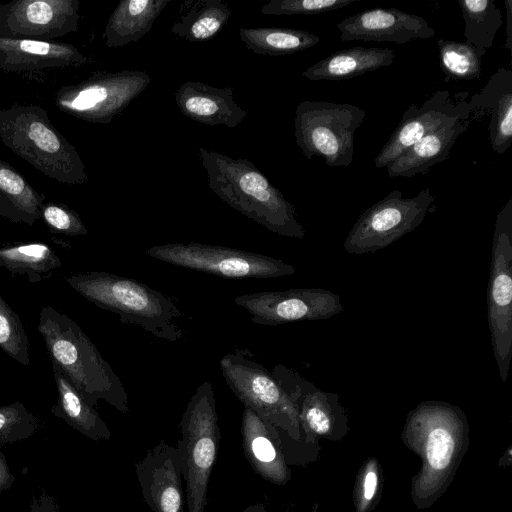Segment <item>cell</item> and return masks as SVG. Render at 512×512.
<instances>
[{"label": "cell", "mask_w": 512, "mask_h": 512, "mask_svg": "<svg viewBox=\"0 0 512 512\" xmlns=\"http://www.w3.org/2000/svg\"><path fill=\"white\" fill-rule=\"evenodd\" d=\"M467 432L465 414L449 403L422 402L407 415L404 442L422 459L412 486L417 506L426 507L445 489L461 460Z\"/></svg>", "instance_id": "obj_1"}, {"label": "cell", "mask_w": 512, "mask_h": 512, "mask_svg": "<svg viewBox=\"0 0 512 512\" xmlns=\"http://www.w3.org/2000/svg\"><path fill=\"white\" fill-rule=\"evenodd\" d=\"M37 328L52 364L62 370L89 405L94 407L103 400L122 413L129 411L120 378L72 318L52 306H43Z\"/></svg>", "instance_id": "obj_2"}, {"label": "cell", "mask_w": 512, "mask_h": 512, "mask_svg": "<svg viewBox=\"0 0 512 512\" xmlns=\"http://www.w3.org/2000/svg\"><path fill=\"white\" fill-rule=\"evenodd\" d=\"M212 192L233 209L281 236L303 239L295 206L247 159L198 147Z\"/></svg>", "instance_id": "obj_3"}, {"label": "cell", "mask_w": 512, "mask_h": 512, "mask_svg": "<svg viewBox=\"0 0 512 512\" xmlns=\"http://www.w3.org/2000/svg\"><path fill=\"white\" fill-rule=\"evenodd\" d=\"M67 284L97 307L117 314L123 323L141 327L154 337L178 341L182 316L174 302L135 279L107 272H85L65 277Z\"/></svg>", "instance_id": "obj_4"}, {"label": "cell", "mask_w": 512, "mask_h": 512, "mask_svg": "<svg viewBox=\"0 0 512 512\" xmlns=\"http://www.w3.org/2000/svg\"><path fill=\"white\" fill-rule=\"evenodd\" d=\"M1 142L45 176L68 185L88 180L76 148L36 104H14L0 110Z\"/></svg>", "instance_id": "obj_5"}, {"label": "cell", "mask_w": 512, "mask_h": 512, "mask_svg": "<svg viewBox=\"0 0 512 512\" xmlns=\"http://www.w3.org/2000/svg\"><path fill=\"white\" fill-rule=\"evenodd\" d=\"M179 427L181 439L176 447L186 483L188 512H205L208 484L221 440L214 390L209 381L196 389Z\"/></svg>", "instance_id": "obj_6"}, {"label": "cell", "mask_w": 512, "mask_h": 512, "mask_svg": "<svg viewBox=\"0 0 512 512\" xmlns=\"http://www.w3.org/2000/svg\"><path fill=\"white\" fill-rule=\"evenodd\" d=\"M366 111L348 103L300 102L295 111L297 146L307 159L322 157L330 167H347L353 161L354 135Z\"/></svg>", "instance_id": "obj_7"}, {"label": "cell", "mask_w": 512, "mask_h": 512, "mask_svg": "<svg viewBox=\"0 0 512 512\" xmlns=\"http://www.w3.org/2000/svg\"><path fill=\"white\" fill-rule=\"evenodd\" d=\"M487 289L488 326L501 381L512 357V197L496 216Z\"/></svg>", "instance_id": "obj_8"}, {"label": "cell", "mask_w": 512, "mask_h": 512, "mask_svg": "<svg viewBox=\"0 0 512 512\" xmlns=\"http://www.w3.org/2000/svg\"><path fill=\"white\" fill-rule=\"evenodd\" d=\"M220 369L228 387L244 407L292 439H300L297 409L270 371L240 350L224 355Z\"/></svg>", "instance_id": "obj_9"}, {"label": "cell", "mask_w": 512, "mask_h": 512, "mask_svg": "<svg viewBox=\"0 0 512 512\" xmlns=\"http://www.w3.org/2000/svg\"><path fill=\"white\" fill-rule=\"evenodd\" d=\"M146 253L152 258L174 266L229 279L278 278L296 272L294 266L280 259L198 242L155 245Z\"/></svg>", "instance_id": "obj_10"}, {"label": "cell", "mask_w": 512, "mask_h": 512, "mask_svg": "<svg viewBox=\"0 0 512 512\" xmlns=\"http://www.w3.org/2000/svg\"><path fill=\"white\" fill-rule=\"evenodd\" d=\"M151 82L144 71H97L85 80L65 85L55 94L62 112L92 123H110Z\"/></svg>", "instance_id": "obj_11"}, {"label": "cell", "mask_w": 512, "mask_h": 512, "mask_svg": "<svg viewBox=\"0 0 512 512\" xmlns=\"http://www.w3.org/2000/svg\"><path fill=\"white\" fill-rule=\"evenodd\" d=\"M433 202L430 188L411 198H403L400 190L389 192L358 217L344 240L345 251L362 255L388 247L415 230Z\"/></svg>", "instance_id": "obj_12"}, {"label": "cell", "mask_w": 512, "mask_h": 512, "mask_svg": "<svg viewBox=\"0 0 512 512\" xmlns=\"http://www.w3.org/2000/svg\"><path fill=\"white\" fill-rule=\"evenodd\" d=\"M234 302L250 314L253 323L264 326L323 320L344 310L338 294L319 288L248 293Z\"/></svg>", "instance_id": "obj_13"}, {"label": "cell", "mask_w": 512, "mask_h": 512, "mask_svg": "<svg viewBox=\"0 0 512 512\" xmlns=\"http://www.w3.org/2000/svg\"><path fill=\"white\" fill-rule=\"evenodd\" d=\"M79 0H12L0 6V37L54 41L75 33Z\"/></svg>", "instance_id": "obj_14"}, {"label": "cell", "mask_w": 512, "mask_h": 512, "mask_svg": "<svg viewBox=\"0 0 512 512\" xmlns=\"http://www.w3.org/2000/svg\"><path fill=\"white\" fill-rule=\"evenodd\" d=\"M470 108L460 96L452 99L448 90H438L422 105L412 104L381 151L374 159L376 168H386L392 161L427 134L435 131L451 118Z\"/></svg>", "instance_id": "obj_15"}, {"label": "cell", "mask_w": 512, "mask_h": 512, "mask_svg": "<svg viewBox=\"0 0 512 512\" xmlns=\"http://www.w3.org/2000/svg\"><path fill=\"white\" fill-rule=\"evenodd\" d=\"M272 375L294 403L307 438L329 436L345 424L344 409L335 393L325 392L282 364L274 366Z\"/></svg>", "instance_id": "obj_16"}, {"label": "cell", "mask_w": 512, "mask_h": 512, "mask_svg": "<svg viewBox=\"0 0 512 512\" xmlns=\"http://www.w3.org/2000/svg\"><path fill=\"white\" fill-rule=\"evenodd\" d=\"M135 473L152 512H184L183 476L176 446L160 441L135 463Z\"/></svg>", "instance_id": "obj_17"}, {"label": "cell", "mask_w": 512, "mask_h": 512, "mask_svg": "<svg viewBox=\"0 0 512 512\" xmlns=\"http://www.w3.org/2000/svg\"><path fill=\"white\" fill-rule=\"evenodd\" d=\"M342 41L404 44L434 37L435 30L421 16L396 8H373L344 18L337 24Z\"/></svg>", "instance_id": "obj_18"}, {"label": "cell", "mask_w": 512, "mask_h": 512, "mask_svg": "<svg viewBox=\"0 0 512 512\" xmlns=\"http://www.w3.org/2000/svg\"><path fill=\"white\" fill-rule=\"evenodd\" d=\"M241 435L245 457L254 472L268 482L285 485L291 472L283 452L280 431L244 407Z\"/></svg>", "instance_id": "obj_19"}, {"label": "cell", "mask_w": 512, "mask_h": 512, "mask_svg": "<svg viewBox=\"0 0 512 512\" xmlns=\"http://www.w3.org/2000/svg\"><path fill=\"white\" fill-rule=\"evenodd\" d=\"M92 62L93 59L69 43L0 37V69L6 72L83 66Z\"/></svg>", "instance_id": "obj_20"}, {"label": "cell", "mask_w": 512, "mask_h": 512, "mask_svg": "<svg viewBox=\"0 0 512 512\" xmlns=\"http://www.w3.org/2000/svg\"><path fill=\"white\" fill-rule=\"evenodd\" d=\"M175 101L186 117L209 126L235 128L247 116V111L235 102L229 87L218 88L188 80L177 88Z\"/></svg>", "instance_id": "obj_21"}, {"label": "cell", "mask_w": 512, "mask_h": 512, "mask_svg": "<svg viewBox=\"0 0 512 512\" xmlns=\"http://www.w3.org/2000/svg\"><path fill=\"white\" fill-rule=\"evenodd\" d=\"M472 112L470 106L408 148L386 167L389 177H413L445 161L457 138L471 123Z\"/></svg>", "instance_id": "obj_22"}, {"label": "cell", "mask_w": 512, "mask_h": 512, "mask_svg": "<svg viewBox=\"0 0 512 512\" xmlns=\"http://www.w3.org/2000/svg\"><path fill=\"white\" fill-rule=\"evenodd\" d=\"M469 104L477 117L490 114L491 147L496 154L506 152L512 144V71L499 68Z\"/></svg>", "instance_id": "obj_23"}, {"label": "cell", "mask_w": 512, "mask_h": 512, "mask_svg": "<svg viewBox=\"0 0 512 512\" xmlns=\"http://www.w3.org/2000/svg\"><path fill=\"white\" fill-rule=\"evenodd\" d=\"M395 51L379 47H349L339 50L302 72L312 81L347 80L393 64Z\"/></svg>", "instance_id": "obj_24"}, {"label": "cell", "mask_w": 512, "mask_h": 512, "mask_svg": "<svg viewBox=\"0 0 512 512\" xmlns=\"http://www.w3.org/2000/svg\"><path fill=\"white\" fill-rule=\"evenodd\" d=\"M169 3L170 0H121L104 29L106 47L120 48L140 40Z\"/></svg>", "instance_id": "obj_25"}, {"label": "cell", "mask_w": 512, "mask_h": 512, "mask_svg": "<svg viewBox=\"0 0 512 512\" xmlns=\"http://www.w3.org/2000/svg\"><path fill=\"white\" fill-rule=\"evenodd\" d=\"M52 369L58 395L51 408L52 414L91 440H109L111 432L99 413L86 402L57 365L52 364Z\"/></svg>", "instance_id": "obj_26"}, {"label": "cell", "mask_w": 512, "mask_h": 512, "mask_svg": "<svg viewBox=\"0 0 512 512\" xmlns=\"http://www.w3.org/2000/svg\"><path fill=\"white\" fill-rule=\"evenodd\" d=\"M44 200L22 174L0 158V217L32 226L41 218Z\"/></svg>", "instance_id": "obj_27"}, {"label": "cell", "mask_w": 512, "mask_h": 512, "mask_svg": "<svg viewBox=\"0 0 512 512\" xmlns=\"http://www.w3.org/2000/svg\"><path fill=\"white\" fill-rule=\"evenodd\" d=\"M231 14L222 0H186L171 32L189 42L208 41L224 28Z\"/></svg>", "instance_id": "obj_28"}, {"label": "cell", "mask_w": 512, "mask_h": 512, "mask_svg": "<svg viewBox=\"0 0 512 512\" xmlns=\"http://www.w3.org/2000/svg\"><path fill=\"white\" fill-rule=\"evenodd\" d=\"M0 266L13 275L26 276L34 284L49 278L62 262L49 245L33 242L0 248Z\"/></svg>", "instance_id": "obj_29"}, {"label": "cell", "mask_w": 512, "mask_h": 512, "mask_svg": "<svg viewBox=\"0 0 512 512\" xmlns=\"http://www.w3.org/2000/svg\"><path fill=\"white\" fill-rule=\"evenodd\" d=\"M239 35L247 49L269 56L296 53L320 42V38L311 32L291 28H239Z\"/></svg>", "instance_id": "obj_30"}, {"label": "cell", "mask_w": 512, "mask_h": 512, "mask_svg": "<svg viewBox=\"0 0 512 512\" xmlns=\"http://www.w3.org/2000/svg\"><path fill=\"white\" fill-rule=\"evenodd\" d=\"M458 4L465 24L466 43L474 46L483 57L503 24L501 10L493 0H458Z\"/></svg>", "instance_id": "obj_31"}, {"label": "cell", "mask_w": 512, "mask_h": 512, "mask_svg": "<svg viewBox=\"0 0 512 512\" xmlns=\"http://www.w3.org/2000/svg\"><path fill=\"white\" fill-rule=\"evenodd\" d=\"M439 59L445 81L473 80L481 76L482 56L477 49L455 40H437Z\"/></svg>", "instance_id": "obj_32"}, {"label": "cell", "mask_w": 512, "mask_h": 512, "mask_svg": "<svg viewBox=\"0 0 512 512\" xmlns=\"http://www.w3.org/2000/svg\"><path fill=\"white\" fill-rule=\"evenodd\" d=\"M29 339L19 315L0 294V348L15 361L30 363Z\"/></svg>", "instance_id": "obj_33"}, {"label": "cell", "mask_w": 512, "mask_h": 512, "mask_svg": "<svg viewBox=\"0 0 512 512\" xmlns=\"http://www.w3.org/2000/svg\"><path fill=\"white\" fill-rule=\"evenodd\" d=\"M38 428V419L23 403L0 406V446L27 439Z\"/></svg>", "instance_id": "obj_34"}, {"label": "cell", "mask_w": 512, "mask_h": 512, "mask_svg": "<svg viewBox=\"0 0 512 512\" xmlns=\"http://www.w3.org/2000/svg\"><path fill=\"white\" fill-rule=\"evenodd\" d=\"M359 0H271L260 9L267 16L317 15L346 7Z\"/></svg>", "instance_id": "obj_35"}, {"label": "cell", "mask_w": 512, "mask_h": 512, "mask_svg": "<svg viewBox=\"0 0 512 512\" xmlns=\"http://www.w3.org/2000/svg\"><path fill=\"white\" fill-rule=\"evenodd\" d=\"M41 218L52 233L84 236L88 233L78 213L65 204L47 202L41 208Z\"/></svg>", "instance_id": "obj_36"}, {"label": "cell", "mask_w": 512, "mask_h": 512, "mask_svg": "<svg viewBox=\"0 0 512 512\" xmlns=\"http://www.w3.org/2000/svg\"><path fill=\"white\" fill-rule=\"evenodd\" d=\"M379 467L375 459H371L359 471L355 502L357 512H368L373 504L379 488Z\"/></svg>", "instance_id": "obj_37"}, {"label": "cell", "mask_w": 512, "mask_h": 512, "mask_svg": "<svg viewBox=\"0 0 512 512\" xmlns=\"http://www.w3.org/2000/svg\"><path fill=\"white\" fill-rule=\"evenodd\" d=\"M30 512H59L55 500L44 491L32 497Z\"/></svg>", "instance_id": "obj_38"}, {"label": "cell", "mask_w": 512, "mask_h": 512, "mask_svg": "<svg viewBox=\"0 0 512 512\" xmlns=\"http://www.w3.org/2000/svg\"><path fill=\"white\" fill-rule=\"evenodd\" d=\"M16 478L12 474L4 453L0 450V493L10 489Z\"/></svg>", "instance_id": "obj_39"}, {"label": "cell", "mask_w": 512, "mask_h": 512, "mask_svg": "<svg viewBox=\"0 0 512 512\" xmlns=\"http://www.w3.org/2000/svg\"><path fill=\"white\" fill-rule=\"evenodd\" d=\"M506 7V42L505 47L512 51V0H505Z\"/></svg>", "instance_id": "obj_40"}, {"label": "cell", "mask_w": 512, "mask_h": 512, "mask_svg": "<svg viewBox=\"0 0 512 512\" xmlns=\"http://www.w3.org/2000/svg\"><path fill=\"white\" fill-rule=\"evenodd\" d=\"M242 512H267L262 503L250 504Z\"/></svg>", "instance_id": "obj_41"}]
</instances>
